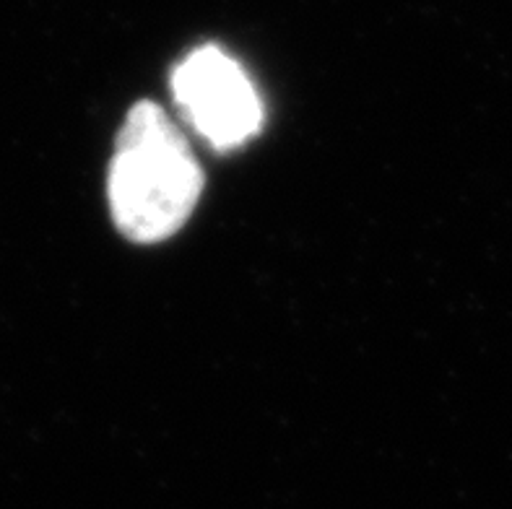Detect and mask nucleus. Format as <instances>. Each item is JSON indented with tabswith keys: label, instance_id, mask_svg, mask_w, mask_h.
<instances>
[{
	"label": "nucleus",
	"instance_id": "nucleus-1",
	"mask_svg": "<svg viewBox=\"0 0 512 509\" xmlns=\"http://www.w3.org/2000/svg\"><path fill=\"white\" fill-rule=\"evenodd\" d=\"M110 208L133 242L167 239L190 219L203 172L172 117L151 102L136 104L117 136L110 167Z\"/></svg>",
	"mask_w": 512,
	"mask_h": 509
},
{
	"label": "nucleus",
	"instance_id": "nucleus-2",
	"mask_svg": "<svg viewBox=\"0 0 512 509\" xmlns=\"http://www.w3.org/2000/svg\"><path fill=\"white\" fill-rule=\"evenodd\" d=\"M182 117L214 149H234L263 125V104L253 81L219 47H198L177 65L172 76Z\"/></svg>",
	"mask_w": 512,
	"mask_h": 509
}]
</instances>
